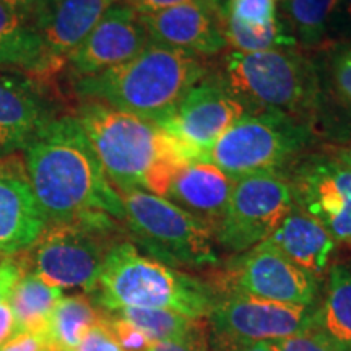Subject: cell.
Segmentation results:
<instances>
[{
  "label": "cell",
  "mask_w": 351,
  "mask_h": 351,
  "mask_svg": "<svg viewBox=\"0 0 351 351\" xmlns=\"http://www.w3.org/2000/svg\"><path fill=\"white\" fill-rule=\"evenodd\" d=\"M78 351H122L103 320L85 333L78 345Z\"/></svg>",
  "instance_id": "d6a6232c"
},
{
  "label": "cell",
  "mask_w": 351,
  "mask_h": 351,
  "mask_svg": "<svg viewBox=\"0 0 351 351\" xmlns=\"http://www.w3.org/2000/svg\"><path fill=\"white\" fill-rule=\"evenodd\" d=\"M86 295L106 313L140 307L174 311L191 319H208L218 301V293L207 278L145 256L130 239L109 251L95 287Z\"/></svg>",
  "instance_id": "5b68a950"
},
{
  "label": "cell",
  "mask_w": 351,
  "mask_h": 351,
  "mask_svg": "<svg viewBox=\"0 0 351 351\" xmlns=\"http://www.w3.org/2000/svg\"><path fill=\"white\" fill-rule=\"evenodd\" d=\"M219 23L225 36L226 46L236 52H261L269 49H280V47L296 46L295 39L280 19L263 28H247L239 25L238 21L226 19L219 10Z\"/></svg>",
  "instance_id": "83f0119b"
},
{
  "label": "cell",
  "mask_w": 351,
  "mask_h": 351,
  "mask_svg": "<svg viewBox=\"0 0 351 351\" xmlns=\"http://www.w3.org/2000/svg\"><path fill=\"white\" fill-rule=\"evenodd\" d=\"M324 150L339 160L341 165H345L346 168L351 169V142L346 143H337V145H326L322 147Z\"/></svg>",
  "instance_id": "60d3db41"
},
{
  "label": "cell",
  "mask_w": 351,
  "mask_h": 351,
  "mask_svg": "<svg viewBox=\"0 0 351 351\" xmlns=\"http://www.w3.org/2000/svg\"><path fill=\"white\" fill-rule=\"evenodd\" d=\"M25 265L20 256L2 258L0 261V304L7 302L8 295H10L12 288L19 282V278L23 275Z\"/></svg>",
  "instance_id": "e575fe53"
},
{
  "label": "cell",
  "mask_w": 351,
  "mask_h": 351,
  "mask_svg": "<svg viewBox=\"0 0 351 351\" xmlns=\"http://www.w3.org/2000/svg\"><path fill=\"white\" fill-rule=\"evenodd\" d=\"M104 314L106 311L96 306L88 295L62 296L52 311L49 333L44 343L77 350L85 333L99 324Z\"/></svg>",
  "instance_id": "d4e9b609"
},
{
  "label": "cell",
  "mask_w": 351,
  "mask_h": 351,
  "mask_svg": "<svg viewBox=\"0 0 351 351\" xmlns=\"http://www.w3.org/2000/svg\"><path fill=\"white\" fill-rule=\"evenodd\" d=\"M148 351H212L210 350V330L208 322L192 332L191 335L179 340L155 341Z\"/></svg>",
  "instance_id": "1f68e13d"
},
{
  "label": "cell",
  "mask_w": 351,
  "mask_h": 351,
  "mask_svg": "<svg viewBox=\"0 0 351 351\" xmlns=\"http://www.w3.org/2000/svg\"><path fill=\"white\" fill-rule=\"evenodd\" d=\"M210 72L207 59L150 43L125 64L72 82L80 101H96L161 124Z\"/></svg>",
  "instance_id": "3957f363"
},
{
  "label": "cell",
  "mask_w": 351,
  "mask_h": 351,
  "mask_svg": "<svg viewBox=\"0 0 351 351\" xmlns=\"http://www.w3.org/2000/svg\"><path fill=\"white\" fill-rule=\"evenodd\" d=\"M207 280L218 295H244L295 306H315L322 289V280L289 262L267 241L232 256Z\"/></svg>",
  "instance_id": "9c48e42d"
},
{
  "label": "cell",
  "mask_w": 351,
  "mask_h": 351,
  "mask_svg": "<svg viewBox=\"0 0 351 351\" xmlns=\"http://www.w3.org/2000/svg\"><path fill=\"white\" fill-rule=\"evenodd\" d=\"M43 345L44 341L39 337L28 332H20L5 345L0 346V351H39Z\"/></svg>",
  "instance_id": "f35d334b"
},
{
  "label": "cell",
  "mask_w": 351,
  "mask_h": 351,
  "mask_svg": "<svg viewBox=\"0 0 351 351\" xmlns=\"http://www.w3.org/2000/svg\"><path fill=\"white\" fill-rule=\"evenodd\" d=\"M56 116L38 78L15 70L0 72V148L7 155L23 152Z\"/></svg>",
  "instance_id": "e0dca14e"
},
{
  "label": "cell",
  "mask_w": 351,
  "mask_h": 351,
  "mask_svg": "<svg viewBox=\"0 0 351 351\" xmlns=\"http://www.w3.org/2000/svg\"><path fill=\"white\" fill-rule=\"evenodd\" d=\"M39 351H52V346L49 343H44Z\"/></svg>",
  "instance_id": "7bdbcfd3"
},
{
  "label": "cell",
  "mask_w": 351,
  "mask_h": 351,
  "mask_svg": "<svg viewBox=\"0 0 351 351\" xmlns=\"http://www.w3.org/2000/svg\"><path fill=\"white\" fill-rule=\"evenodd\" d=\"M247 111L243 103L212 72L184 96L168 119L158 124L192 160L205 153Z\"/></svg>",
  "instance_id": "7c38bea8"
},
{
  "label": "cell",
  "mask_w": 351,
  "mask_h": 351,
  "mask_svg": "<svg viewBox=\"0 0 351 351\" xmlns=\"http://www.w3.org/2000/svg\"><path fill=\"white\" fill-rule=\"evenodd\" d=\"M103 324L109 328L112 337L122 351H148L153 341L148 339L142 330L132 326L119 315L106 313L103 317Z\"/></svg>",
  "instance_id": "4dcf8cb0"
},
{
  "label": "cell",
  "mask_w": 351,
  "mask_h": 351,
  "mask_svg": "<svg viewBox=\"0 0 351 351\" xmlns=\"http://www.w3.org/2000/svg\"><path fill=\"white\" fill-rule=\"evenodd\" d=\"M295 207L291 184L285 173L241 176L234 181L215 241L232 256L249 251L269 239Z\"/></svg>",
  "instance_id": "30bf717a"
},
{
  "label": "cell",
  "mask_w": 351,
  "mask_h": 351,
  "mask_svg": "<svg viewBox=\"0 0 351 351\" xmlns=\"http://www.w3.org/2000/svg\"><path fill=\"white\" fill-rule=\"evenodd\" d=\"M285 174L296 207L317 219L335 243L351 244V169L320 148L306 152Z\"/></svg>",
  "instance_id": "8fae6325"
},
{
  "label": "cell",
  "mask_w": 351,
  "mask_h": 351,
  "mask_svg": "<svg viewBox=\"0 0 351 351\" xmlns=\"http://www.w3.org/2000/svg\"><path fill=\"white\" fill-rule=\"evenodd\" d=\"M315 306L263 301L244 295H218L208 315L212 335L239 341H276L314 327Z\"/></svg>",
  "instance_id": "4fadbf2b"
},
{
  "label": "cell",
  "mask_w": 351,
  "mask_h": 351,
  "mask_svg": "<svg viewBox=\"0 0 351 351\" xmlns=\"http://www.w3.org/2000/svg\"><path fill=\"white\" fill-rule=\"evenodd\" d=\"M247 114L275 112L304 122L319 134L326 98L314 52L280 47L261 52L230 51L213 70Z\"/></svg>",
  "instance_id": "7a4b0ae2"
},
{
  "label": "cell",
  "mask_w": 351,
  "mask_h": 351,
  "mask_svg": "<svg viewBox=\"0 0 351 351\" xmlns=\"http://www.w3.org/2000/svg\"><path fill=\"white\" fill-rule=\"evenodd\" d=\"M210 350L212 351H270L263 341H239L217 337L210 333Z\"/></svg>",
  "instance_id": "74e56055"
},
{
  "label": "cell",
  "mask_w": 351,
  "mask_h": 351,
  "mask_svg": "<svg viewBox=\"0 0 351 351\" xmlns=\"http://www.w3.org/2000/svg\"><path fill=\"white\" fill-rule=\"evenodd\" d=\"M317 62L326 98V119L328 112L339 109L351 119V43H332L319 51Z\"/></svg>",
  "instance_id": "484cf974"
},
{
  "label": "cell",
  "mask_w": 351,
  "mask_h": 351,
  "mask_svg": "<svg viewBox=\"0 0 351 351\" xmlns=\"http://www.w3.org/2000/svg\"><path fill=\"white\" fill-rule=\"evenodd\" d=\"M117 2L121 0H51L36 26L49 78L65 69L69 56Z\"/></svg>",
  "instance_id": "ac0fdd59"
},
{
  "label": "cell",
  "mask_w": 351,
  "mask_h": 351,
  "mask_svg": "<svg viewBox=\"0 0 351 351\" xmlns=\"http://www.w3.org/2000/svg\"><path fill=\"white\" fill-rule=\"evenodd\" d=\"M60 298H62V289L47 285L33 271H23L7 300L19 327V333H33L46 341L52 311Z\"/></svg>",
  "instance_id": "603a6c76"
},
{
  "label": "cell",
  "mask_w": 351,
  "mask_h": 351,
  "mask_svg": "<svg viewBox=\"0 0 351 351\" xmlns=\"http://www.w3.org/2000/svg\"><path fill=\"white\" fill-rule=\"evenodd\" d=\"M51 346H52V351H75V350H69V348H60V346H56V345H51Z\"/></svg>",
  "instance_id": "b9f144b4"
},
{
  "label": "cell",
  "mask_w": 351,
  "mask_h": 351,
  "mask_svg": "<svg viewBox=\"0 0 351 351\" xmlns=\"http://www.w3.org/2000/svg\"><path fill=\"white\" fill-rule=\"evenodd\" d=\"M122 2L129 5L132 10L137 12L138 15H150V13L166 10V8L176 5H182V3L210 2V0H122Z\"/></svg>",
  "instance_id": "8d00e7d4"
},
{
  "label": "cell",
  "mask_w": 351,
  "mask_h": 351,
  "mask_svg": "<svg viewBox=\"0 0 351 351\" xmlns=\"http://www.w3.org/2000/svg\"><path fill=\"white\" fill-rule=\"evenodd\" d=\"M16 333H19V327H16L10 306L8 302H2L0 304V346L5 345Z\"/></svg>",
  "instance_id": "ab89813d"
},
{
  "label": "cell",
  "mask_w": 351,
  "mask_h": 351,
  "mask_svg": "<svg viewBox=\"0 0 351 351\" xmlns=\"http://www.w3.org/2000/svg\"><path fill=\"white\" fill-rule=\"evenodd\" d=\"M147 28L135 10L117 2L69 56L65 69L73 80L96 75L134 59L150 44Z\"/></svg>",
  "instance_id": "5bb4252c"
},
{
  "label": "cell",
  "mask_w": 351,
  "mask_h": 351,
  "mask_svg": "<svg viewBox=\"0 0 351 351\" xmlns=\"http://www.w3.org/2000/svg\"><path fill=\"white\" fill-rule=\"evenodd\" d=\"M0 69L49 80L38 29L21 20L3 0H0Z\"/></svg>",
  "instance_id": "44dd1931"
},
{
  "label": "cell",
  "mask_w": 351,
  "mask_h": 351,
  "mask_svg": "<svg viewBox=\"0 0 351 351\" xmlns=\"http://www.w3.org/2000/svg\"><path fill=\"white\" fill-rule=\"evenodd\" d=\"M129 239L156 261L182 270L218 267L212 228L165 197L142 189L119 192Z\"/></svg>",
  "instance_id": "8992f818"
},
{
  "label": "cell",
  "mask_w": 351,
  "mask_h": 351,
  "mask_svg": "<svg viewBox=\"0 0 351 351\" xmlns=\"http://www.w3.org/2000/svg\"><path fill=\"white\" fill-rule=\"evenodd\" d=\"M23 160L47 225L95 215L124 223L121 194L73 114L47 121L23 150Z\"/></svg>",
  "instance_id": "6da1fadb"
},
{
  "label": "cell",
  "mask_w": 351,
  "mask_h": 351,
  "mask_svg": "<svg viewBox=\"0 0 351 351\" xmlns=\"http://www.w3.org/2000/svg\"><path fill=\"white\" fill-rule=\"evenodd\" d=\"M46 226L23 156L12 153L0 158V258L32 249Z\"/></svg>",
  "instance_id": "9a60e30c"
},
{
  "label": "cell",
  "mask_w": 351,
  "mask_h": 351,
  "mask_svg": "<svg viewBox=\"0 0 351 351\" xmlns=\"http://www.w3.org/2000/svg\"><path fill=\"white\" fill-rule=\"evenodd\" d=\"M210 2H212L213 3V5H221V0H210Z\"/></svg>",
  "instance_id": "ee69618b"
},
{
  "label": "cell",
  "mask_w": 351,
  "mask_h": 351,
  "mask_svg": "<svg viewBox=\"0 0 351 351\" xmlns=\"http://www.w3.org/2000/svg\"><path fill=\"white\" fill-rule=\"evenodd\" d=\"M152 43L208 59L225 51L219 5L192 2L140 15Z\"/></svg>",
  "instance_id": "2e32d148"
},
{
  "label": "cell",
  "mask_w": 351,
  "mask_h": 351,
  "mask_svg": "<svg viewBox=\"0 0 351 351\" xmlns=\"http://www.w3.org/2000/svg\"><path fill=\"white\" fill-rule=\"evenodd\" d=\"M112 314L119 315L138 330H142L153 343L184 339L205 324L204 319H191L187 315L166 309L124 307V309L112 311Z\"/></svg>",
  "instance_id": "4316f807"
},
{
  "label": "cell",
  "mask_w": 351,
  "mask_h": 351,
  "mask_svg": "<svg viewBox=\"0 0 351 351\" xmlns=\"http://www.w3.org/2000/svg\"><path fill=\"white\" fill-rule=\"evenodd\" d=\"M314 328L351 351V263L335 262L315 304Z\"/></svg>",
  "instance_id": "7402d4cb"
},
{
  "label": "cell",
  "mask_w": 351,
  "mask_h": 351,
  "mask_svg": "<svg viewBox=\"0 0 351 351\" xmlns=\"http://www.w3.org/2000/svg\"><path fill=\"white\" fill-rule=\"evenodd\" d=\"M129 239L124 223L95 215L70 223L47 225L32 249L20 254L26 270L57 288L95 287L109 251Z\"/></svg>",
  "instance_id": "52a82bcc"
},
{
  "label": "cell",
  "mask_w": 351,
  "mask_h": 351,
  "mask_svg": "<svg viewBox=\"0 0 351 351\" xmlns=\"http://www.w3.org/2000/svg\"><path fill=\"white\" fill-rule=\"evenodd\" d=\"M339 0H280V19L307 52L326 49L330 43V23Z\"/></svg>",
  "instance_id": "cb8c5ba5"
},
{
  "label": "cell",
  "mask_w": 351,
  "mask_h": 351,
  "mask_svg": "<svg viewBox=\"0 0 351 351\" xmlns=\"http://www.w3.org/2000/svg\"><path fill=\"white\" fill-rule=\"evenodd\" d=\"M21 20L36 28L51 0H3Z\"/></svg>",
  "instance_id": "d590c367"
},
{
  "label": "cell",
  "mask_w": 351,
  "mask_h": 351,
  "mask_svg": "<svg viewBox=\"0 0 351 351\" xmlns=\"http://www.w3.org/2000/svg\"><path fill=\"white\" fill-rule=\"evenodd\" d=\"M317 132L283 114H245L202 158L238 179L258 173H287L313 148Z\"/></svg>",
  "instance_id": "ba28073f"
},
{
  "label": "cell",
  "mask_w": 351,
  "mask_h": 351,
  "mask_svg": "<svg viewBox=\"0 0 351 351\" xmlns=\"http://www.w3.org/2000/svg\"><path fill=\"white\" fill-rule=\"evenodd\" d=\"M351 43V0H339L330 23V43Z\"/></svg>",
  "instance_id": "836d02e7"
},
{
  "label": "cell",
  "mask_w": 351,
  "mask_h": 351,
  "mask_svg": "<svg viewBox=\"0 0 351 351\" xmlns=\"http://www.w3.org/2000/svg\"><path fill=\"white\" fill-rule=\"evenodd\" d=\"M267 346L270 351H348L314 327L288 339L269 341Z\"/></svg>",
  "instance_id": "f546056e"
},
{
  "label": "cell",
  "mask_w": 351,
  "mask_h": 351,
  "mask_svg": "<svg viewBox=\"0 0 351 351\" xmlns=\"http://www.w3.org/2000/svg\"><path fill=\"white\" fill-rule=\"evenodd\" d=\"M234 178L204 160H189L173 176L165 199L212 228L213 234L230 202Z\"/></svg>",
  "instance_id": "d6986e66"
},
{
  "label": "cell",
  "mask_w": 351,
  "mask_h": 351,
  "mask_svg": "<svg viewBox=\"0 0 351 351\" xmlns=\"http://www.w3.org/2000/svg\"><path fill=\"white\" fill-rule=\"evenodd\" d=\"M289 262L322 280L337 243L317 219L295 207L274 234L267 239Z\"/></svg>",
  "instance_id": "ffe728a7"
},
{
  "label": "cell",
  "mask_w": 351,
  "mask_h": 351,
  "mask_svg": "<svg viewBox=\"0 0 351 351\" xmlns=\"http://www.w3.org/2000/svg\"><path fill=\"white\" fill-rule=\"evenodd\" d=\"M226 19L247 28H263L278 20V0H226L219 5Z\"/></svg>",
  "instance_id": "f1b7e54d"
},
{
  "label": "cell",
  "mask_w": 351,
  "mask_h": 351,
  "mask_svg": "<svg viewBox=\"0 0 351 351\" xmlns=\"http://www.w3.org/2000/svg\"><path fill=\"white\" fill-rule=\"evenodd\" d=\"M73 116L117 192L142 189L165 197L173 176L192 160L158 125L106 104L82 101Z\"/></svg>",
  "instance_id": "277c9868"
},
{
  "label": "cell",
  "mask_w": 351,
  "mask_h": 351,
  "mask_svg": "<svg viewBox=\"0 0 351 351\" xmlns=\"http://www.w3.org/2000/svg\"><path fill=\"white\" fill-rule=\"evenodd\" d=\"M3 156H7V153L2 150V148H0V158H3Z\"/></svg>",
  "instance_id": "f6af8a7d"
}]
</instances>
